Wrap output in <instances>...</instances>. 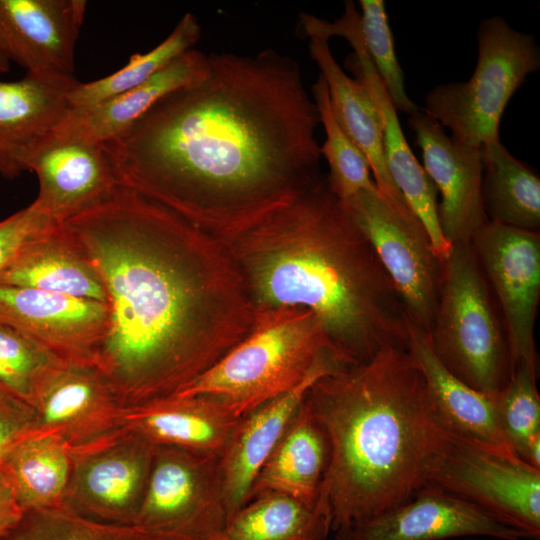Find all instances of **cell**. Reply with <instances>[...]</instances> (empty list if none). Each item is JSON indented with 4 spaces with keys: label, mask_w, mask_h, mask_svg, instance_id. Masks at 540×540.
Here are the masks:
<instances>
[{
    "label": "cell",
    "mask_w": 540,
    "mask_h": 540,
    "mask_svg": "<svg viewBox=\"0 0 540 540\" xmlns=\"http://www.w3.org/2000/svg\"><path fill=\"white\" fill-rule=\"evenodd\" d=\"M0 468L24 513L64 508L73 451L58 435L28 434L6 454Z\"/></svg>",
    "instance_id": "28"
},
{
    "label": "cell",
    "mask_w": 540,
    "mask_h": 540,
    "mask_svg": "<svg viewBox=\"0 0 540 540\" xmlns=\"http://www.w3.org/2000/svg\"><path fill=\"white\" fill-rule=\"evenodd\" d=\"M354 364L335 348L310 310L254 308L249 333L173 396L212 397L242 417L314 375Z\"/></svg>",
    "instance_id": "5"
},
{
    "label": "cell",
    "mask_w": 540,
    "mask_h": 540,
    "mask_svg": "<svg viewBox=\"0 0 540 540\" xmlns=\"http://www.w3.org/2000/svg\"><path fill=\"white\" fill-rule=\"evenodd\" d=\"M423 168L440 193L438 219L451 244L470 243L488 220L482 201L481 148L470 147L447 135L445 127L420 109L408 118Z\"/></svg>",
    "instance_id": "15"
},
{
    "label": "cell",
    "mask_w": 540,
    "mask_h": 540,
    "mask_svg": "<svg viewBox=\"0 0 540 540\" xmlns=\"http://www.w3.org/2000/svg\"><path fill=\"white\" fill-rule=\"evenodd\" d=\"M407 329V350L423 375L442 425L458 435L512 451L500 426L497 396L480 392L452 374L436 355L429 334L408 318Z\"/></svg>",
    "instance_id": "25"
},
{
    "label": "cell",
    "mask_w": 540,
    "mask_h": 540,
    "mask_svg": "<svg viewBox=\"0 0 540 540\" xmlns=\"http://www.w3.org/2000/svg\"><path fill=\"white\" fill-rule=\"evenodd\" d=\"M329 457L327 435L303 401L255 478L248 501L264 494H280L308 505L317 504Z\"/></svg>",
    "instance_id": "26"
},
{
    "label": "cell",
    "mask_w": 540,
    "mask_h": 540,
    "mask_svg": "<svg viewBox=\"0 0 540 540\" xmlns=\"http://www.w3.org/2000/svg\"><path fill=\"white\" fill-rule=\"evenodd\" d=\"M3 390L2 388H0V391ZM5 391V390H4Z\"/></svg>",
    "instance_id": "41"
},
{
    "label": "cell",
    "mask_w": 540,
    "mask_h": 540,
    "mask_svg": "<svg viewBox=\"0 0 540 540\" xmlns=\"http://www.w3.org/2000/svg\"><path fill=\"white\" fill-rule=\"evenodd\" d=\"M536 375L537 365H513L507 384L497 396V408L502 432L512 451L540 469V397Z\"/></svg>",
    "instance_id": "32"
},
{
    "label": "cell",
    "mask_w": 540,
    "mask_h": 540,
    "mask_svg": "<svg viewBox=\"0 0 540 540\" xmlns=\"http://www.w3.org/2000/svg\"><path fill=\"white\" fill-rule=\"evenodd\" d=\"M0 321L67 364L95 366L109 330L107 303L0 284Z\"/></svg>",
    "instance_id": "14"
},
{
    "label": "cell",
    "mask_w": 540,
    "mask_h": 540,
    "mask_svg": "<svg viewBox=\"0 0 540 540\" xmlns=\"http://www.w3.org/2000/svg\"><path fill=\"white\" fill-rule=\"evenodd\" d=\"M434 486L466 499L528 538L540 536V469L514 452L443 426L427 474Z\"/></svg>",
    "instance_id": "8"
},
{
    "label": "cell",
    "mask_w": 540,
    "mask_h": 540,
    "mask_svg": "<svg viewBox=\"0 0 540 540\" xmlns=\"http://www.w3.org/2000/svg\"><path fill=\"white\" fill-rule=\"evenodd\" d=\"M24 511L14 490L0 468V540L5 538L21 521Z\"/></svg>",
    "instance_id": "39"
},
{
    "label": "cell",
    "mask_w": 540,
    "mask_h": 540,
    "mask_svg": "<svg viewBox=\"0 0 540 540\" xmlns=\"http://www.w3.org/2000/svg\"><path fill=\"white\" fill-rule=\"evenodd\" d=\"M477 45L471 78L434 87L423 111L448 127L458 142L481 148L499 139L504 110L526 77L539 70L540 51L532 35L515 30L499 16L480 23Z\"/></svg>",
    "instance_id": "7"
},
{
    "label": "cell",
    "mask_w": 540,
    "mask_h": 540,
    "mask_svg": "<svg viewBox=\"0 0 540 540\" xmlns=\"http://www.w3.org/2000/svg\"><path fill=\"white\" fill-rule=\"evenodd\" d=\"M34 421L33 407L4 390L0 391V464L12 447L31 433Z\"/></svg>",
    "instance_id": "38"
},
{
    "label": "cell",
    "mask_w": 540,
    "mask_h": 540,
    "mask_svg": "<svg viewBox=\"0 0 540 540\" xmlns=\"http://www.w3.org/2000/svg\"><path fill=\"white\" fill-rule=\"evenodd\" d=\"M155 445L121 428L112 436L73 452L64 508L111 524L135 525L145 495Z\"/></svg>",
    "instance_id": "12"
},
{
    "label": "cell",
    "mask_w": 540,
    "mask_h": 540,
    "mask_svg": "<svg viewBox=\"0 0 540 540\" xmlns=\"http://www.w3.org/2000/svg\"><path fill=\"white\" fill-rule=\"evenodd\" d=\"M331 530L328 497L308 505L280 494L249 500L227 522L216 540H326Z\"/></svg>",
    "instance_id": "29"
},
{
    "label": "cell",
    "mask_w": 540,
    "mask_h": 540,
    "mask_svg": "<svg viewBox=\"0 0 540 540\" xmlns=\"http://www.w3.org/2000/svg\"><path fill=\"white\" fill-rule=\"evenodd\" d=\"M208 71V55L189 49L144 83L82 113H70L50 142L66 139L92 143L111 141L128 130L162 98L198 83Z\"/></svg>",
    "instance_id": "22"
},
{
    "label": "cell",
    "mask_w": 540,
    "mask_h": 540,
    "mask_svg": "<svg viewBox=\"0 0 540 540\" xmlns=\"http://www.w3.org/2000/svg\"><path fill=\"white\" fill-rule=\"evenodd\" d=\"M360 29L369 57L395 108L408 116L420 108L408 97L383 0H360Z\"/></svg>",
    "instance_id": "36"
},
{
    "label": "cell",
    "mask_w": 540,
    "mask_h": 540,
    "mask_svg": "<svg viewBox=\"0 0 540 540\" xmlns=\"http://www.w3.org/2000/svg\"><path fill=\"white\" fill-rule=\"evenodd\" d=\"M10 70V62L0 53V74Z\"/></svg>",
    "instance_id": "40"
},
{
    "label": "cell",
    "mask_w": 540,
    "mask_h": 540,
    "mask_svg": "<svg viewBox=\"0 0 540 540\" xmlns=\"http://www.w3.org/2000/svg\"><path fill=\"white\" fill-rule=\"evenodd\" d=\"M482 201L488 220L526 230L540 225V179L500 139L481 147Z\"/></svg>",
    "instance_id": "30"
},
{
    "label": "cell",
    "mask_w": 540,
    "mask_h": 540,
    "mask_svg": "<svg viewBox=\"0 0 540 540\" xmlns=\"http://www.w3.org/2000/svg\"><path fill=\"white\" fill-rule=\"evenodd\" d=\"M309 39L310 56L326 81L337 123L366 157L378 191L393 204L408 207L386 164L381 119L372 98L362 83L349 77L335 60L328 39Z\"/></svg>",
    "instance_id": "27"
},
{
    "label": "cell",
    "mask_w": 540,
    "mask_h": 540,
    "mask_svg": "<svg viewBox=\"0 0 540 540\" xmlns=\"http://www.w3.org/2000/svg\"><path fill=\"white\" fill-rule=\"evenodd\" d=\"M227 522L219 457L155 446L135 525L160 540H216Z\"/></svg>",
    "instance_id": "9"
},
{
    "label": "cell",
    "mask_w": 540,
    "mask_h": 540,
    "mask_svg": "<svg viewBox=\"0 0 540 540\" xmlns=\"http://www.w3.org/2000/svg\"><path fill=\"white\" fill-rule=\"evenodd\" d=\"M2 540H160L137 525L91 520L65 508L25 512Z\"/></svg>",
    "instance_id": "35"
},
{
    "label": "cell",
    "mask_w": 540,
    "mask_h": 540,
    "mask_svg": "<svg viewBox=\"0 0 540 540\" xmlns=\"http://www.w3.org/2000/svg\"><path fill=\"white\" fill-rule=\"evenodd\" d=\"M29 171L39 181L33 202L54 225L105 201L120 186L102 143L52 141L33 158Z\"/></svg>",
    "instance_id": "20"
},
{
    "label": "cell",
    "mask_w": 540,
    "mask_h": 540,
    "mask_svg": "<svg viewBox=\"0 0 540 540\" xmlns=\"http://www.w3.org/2000/svg\"><path fill=\"white\" fill-rule=\"evenodd\" d=\"M242 417L212 397L170 396L126 408L122 428L155 446L220 457Z\"/></svg>",
    "instance_id": "21"
},
{
    "label": "cell",
    "mask_w": 540,
    "mask_h": 540,
    "mask_svg": "<svg viewBox=\"0 0 540 540\" xmlns=\"http://www.w3.org/2000/svg\"><path fill=\"white\" fill-rule=\"evenodd\" d=\"M198 83L102 143L119 185L215 239L295 198L320 174V116L298 63L212 53Z\"/></svg>",
    "instance_id": "1"
},
{
    "label": "cell",
    "mask_w": 540,
    "mask_h": 540,
    "mask_svg": "<svg viewBox=\"0 0 540 540\" xmlns=\"http://www.w3.org/2000/svg\"><path fill=\"white\" fill-rule=\"evenodd\" d=\"M311 91L326 134L320 153L329 165L326 178L329 188L342 202L361 190H376L366 157L344 133L333 115L327 84L321 74Z\"/></svg>",
    "instance_id": "33"
},
{
    "label": "cell",
    "mask_w": 540,
    "mask_h": 540,
    "mask_svg": "<svg viewBox=\"0 0 540 540\" xmlns=\"http://www.w3.org/2000/svg\"><path fill=\"white\" fill-rule=\"evenodd\" d=\"M32 202L0 221V275L34 235L55 227ZM59 226V225H58Z\"/></svg>",
    "instance_id": "37"
},
{
    "label": "cell",
    "mask_w": 540,
    "mask_h": 540,
    "mask_svg": "<svg viewBox=\"0 0 540 540\" xmlns=\"http://www.w3.org/2000/svg\"><path fill=\"white\" fill-rule=\"evenodd\" d=\"M343 203L372 245L407 318L429 334L439 301L443 262L424 226L408 207L393 204L377 189L361 190Z\"/></svg>",
    "instance_id": "10"
},
{
    "label": "cell",
    "mask_w": 540,
    "mask_h": 540,
    "mask_svg": "<svg viewBox=\"0 0 540 540\" xmlns=\"http://www.w3.org/2000/svg\"><path fill=\"white\" fill-rule=\"evenodd\" d=\"M65 362L16 328L0 321V388L34 408Z\"/></svg>",
    "instance_id": "34"
},
{
    "label": "cell",
    "mask_w": 540,
    "mask_h": 540,
    "mask_svg": "<svg viewBox=\"0 0 540 540\" xmlns=\"http://www.w3.org/2000/svg\"><path fill=\"white\" fill-rule=\"evenodd\" d=\"M217 240L255 309L310 310L354 363L385 346L407 348V316L394 286L326 178Z\"/></svg>",
    "instance_id": "3"
},
{
    "label": "cell",
    "mask_w": 540,
    "mask_h": 540,
    "mask_svg": "<svg viewBox=\"0 0 540 540\" xmlns=\"http://www.w3.org/2000/svg\"><path fill=\"white\" fill-rule=\"evenodd\" d=\"M63 224L103 280L109 330L95 367L125 409L177 394L251 330L226 248L167 207L120 185Z\"/></svg>",
    "instance_id": "2"
},
{
    "label": "cell",
    "mask_w": 540,
    "mask_h": 540,
    "mask_svg": "<svg viewBox=\"0 0 540 540\" xmlns=\"http://www.w3.org/2000/svg\"><path fill=\"white\" fill-rule=\"evenodd\" d=\"M124 410L95 366L66 363L40 393L31 433L56 434L75 452L119 431Z\"/></svg>",
    "instance_id": "19"
},
{
    "label": "cell",
    "mask_w": 540,
    "mask_h": 540,
    "mask_svg": "<svg viewBox=\"0 0 540 540\" xmlns=\"http://www.w3.org/2000/svg\"><path fill=\"white\" fill-rule=\"evenodd\" d=\"M300 23L307 37L315 35L329 40L332 36H339L352 47L354 52L347 59V64L355 78L366 88L379 112L390 176L411 212L427 231L436 255L440 260H445L452 245L440 228L437 189L407 143L397 109L366 50L360 29V13L354 2L346 1L342 16L334 22L302 14Z\"/></svg>",
    "instance_id": "11"
},
{
    "label": "cell",
    "mask_w": 540,
    "mask_h": 540,
    "mask_svg": "<svg viewBox=\"0 0 540 540\" xmlns=\"http://www.w3.org/2000/svg\"><path fill=\"white\" fill-rule=\"evenodd\" d=\"M0 284L107 300L97 267L64 224L31 237L1 273Z\"/></svg>",
    "instance_id": "24"
},
{
    "label": "cell",
    "mask_w": 540,
    "mask_h": 540,
    "mask_svg": "<svg viewBox=\"0 0 540 540\" xmlns=\"http://www.w3.org/2000/svg\"><path fill=\"white\" fill-rule=\"evenodd\" d=\"M200 34L197 18L186 13L167 38L150 51L132 55L125 66L110 75L88 83L79 82L70 94L71 114L82 113L144 83L176 57L192 49Z\"/></svg>",
    "instance_id": "31"
},
{
    "label": "cell",
    "mask_w": 540,
    "mask_h": 540,
    "mask_svg": "<svg viewBox=\"0 0 540 540\" xmlns=\"http://www.w3.org/2000/svg\"><path fill=\"white\" fill-rule=\"evenodd\" d=\"M79 82L70 75L28 73L0 80V174L14 179L29 171L71 113L70 94Z\"/></svg>",
    "instance_id": "16"
},
{
    "label": "cell",
    "mask_w": 540,
    "mask_h": 540,
    "mask_svg": "<svg viewBox=\"0 0 540 540\" xmlns=\"http://www.w3.org/2000/svg\"><path fill=\"white\" fill-rule=\"evenodd\" d=\"M323 376L308 378L293 390L240 419L219 457L228 521L248 502L260 469L299 410L310 387Z\"/></svg>",
    "instance_id": "23"
},
{
    "label": "cell",
    "mask_w": 540,
    "mask_h": 540,
    "mask_svg": "<svg viewBox=\"0 0 540 540\" xmlns=\"http://www.w3.org/2000/svg\"><path fill=\"white\" fill-rule=\"evenodd\" d=\"M487 285L471 244H453L443 262L429 336L436 355L452 374L496 397L508 382L511 361Z\"/></svg>",
    "instance_id": "6"
},
{
    "label": "cell",
    "mask_w": 540,
    "mask_h": 540,
    "mask_svg": "<svg viewBox=\"0 0 540 540\" xmlns=\"http://www.w3.org/2000/svg\"><path fill=\"white\" fill-rule=\"evenodd\" d=\"M304 401L329 441L322 486L331 530L368 521L427 486L443 425L407 348L385 346L319 378Z\"/></svg>",
    "instance_id": "4"
},
{
    "label": "cell",
    "mask_w": 540,
    "mask_h": 540,
    "mask_svg": "<svg viewBox=\"0 0 540 540\" xmlns=\"http://www.w3.org/2000/svg\"><path fill=\"white\" fill-rule=\"evenodd\" d=\"M463 536L528 538L474 503L429 485L406 502L336 532V540H443Z\"/></svg>",
    "instance_id": "17"
},
{
    "label": "cell",
    "mask_w": 540,
    "mask_h": 540,
    "mask_svg": "<svg viewBox=\"0 0 540 540\" xmlns=\"http://www.w3.org/2000/svg\"><path fill=\"white\" fill-rule=\"evenodd\" d=\"M85 0H0V53L28 73L73 76Z\"/></svg>",
    "instance_id": "18"
},
{
    "label": "cell",
    "mask_w": 540,
    "mask_h": 540,
    "mask_svg": "<svg viewBox=\"0 0 540 540\" xmlns=\"http://www.w3.org/2000/svg\"><path fill=\"white\" fill-rule=\"evenodd\" d=\"M471 247L503 313L511 367L537 365L534 326L540 299V235L487 220Z\"/></svg>",
    "instance_id": "13"
}]
</instances>
